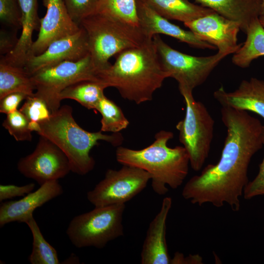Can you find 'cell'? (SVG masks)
<instances>
[{
    "instance_id": "obj_1",
    "label": "cell",
    "mask_w": 264,
    "mask_h": 264,
    "mask_svg": "<svg viewBox=\"0 0 264 264\" xmlns=\"http://www.w3.org/2000/svg\"><path fill=\"white\" fill-rule=\"evenodd\" d=\"M220 113L227 130L220 158L192 177L183 187L182 196L193 204L211 203L220 208L227 204L238 212L249 182L250 161L263 147L264 125L246 111L222 107Z\"/></svg>"
},
{
    "instance_id": "obj_2",
    "label": "cell",
    "mask_w": 264,
    "mask_h": 264,
    "mask_svg": "<svg viewBox=\"0 0 264 264\" xmlns=\"http://www.w3.org/2000/svg\"><path fill=\"white\" fill-rule=\"evenodd\" d=\"M99 77L107 88H115L122 97L136 104L151 101L155 91L169 77L153 38L118 54L114 63L101 71Z\"/></svg>"
},
{
    "instance_id": "obj_3",
    "label": "cell",
    "mask_w": 264,
    "mask_h": 264,
    "mask_svg": "<svg viewBox=\"0 0 264 264\" xmlns=\"http://www.w3.org/2000/svg\"><path fill=\"white\" fill-rule=\"evenodd\" d=\"M173 133L164 130L157 132L150 145L141 150L118 147L116 159L122 165L143 169L151 176L155 193L163 195L168 191L166 185L173 189L181 185L189 171L190 160L183 146L171 148L168 142Z\"/></svg>"
},
{
    "instance_id": "obj_4",
    "label": "cell",
    "mask_w": 264,
    "mask_h": 264,
    "mask_svg": "<svg viewBox=\"0 0 264 264\" xmlns=\"http://www.w3.org/2000/svg\"><path fill=\"white\" fill-rule=\"evenodd\" d=\"M39 125L37 133L61 149L69 160L71 171L81 176L94 168L95 161L90 152L99 140L107 141L114 146H120L123 141L119 132L108 135L101 131L89 132L84 130L75 121L72 109L68 105L60 107Z\"/></svg>"
},
{
    "instance_id": "obj_5",
    "label": "cell",
    "mask_w": 264,
    "mask_h": 264,
    "mask_svg": "<svg viewBox=\"0 0 264 264\" xmlns=\"http://www.w3.org/2000/svg\"><path fill=\"white\" fill-rule=\"evenodd\" d=\"M80 26L86 32L89 53L100 72L111 65L110 57L148 39L139 26L98 13L83 19Z\"/></svg>"
},
{
    "instance_id": "obj_6",
    "label": "cell",
    "mask_w": 264,
    "mask_h": 264,
    "mask_svg": "<svg viewBox=\"0 0 264 264\" xmlns=\"http://www.w3.org/2000/svg\"><path fill=\"white\" fill-rule=\"evenodd\" d=\"M125 209V204L95 207L76 216L68 225L67 236L77 248H102L109 242L123 236Z\"/></svg>"
},
{
    "instance_id": "obj_7",
    "label": "cell",
    "mask_w": 264,
    "mask_h": 264,
    "mask_svg": "<svg viewBox=\"0 0 264 264\" xmlns=\"http://www.w3.org/2000/svg\"><path fill=\"white\" fill-rule=\"evenodd\" d=\"M186 106L184 117L176 125L179 140L186 149L195 171L202 168L213 137L215 121L204 105L196 101L193 92L181 94Z\"/></svg>"
},
{
    "instance_id": "obj_8",
    "label": "cell",
    "mask_w": 264,
    "mask_h": 264,
    "mask_svg": "<svg viewBox=\"0 0 264 264\" xmlns=\"http://www.w3.org/2000/svg\"><path fill=\"white\" fill-rule=\"evenodd\" d=\"M160 62L169 77L178 83L180 93L193 92L202 84L220 62L228 55L216 54L198 57L177 51L167 44L158 35L153 37Z\"/></svg>"
},
{
    "instance_id": "obj_9",
    "label": "cell",
    "mask_w": 264,
    "mask_h": 264,
    "mask_svg": "<svg viewBox=\"0 0 264 264\" xmlns=\"http://www.w3.org/2000/svg\"><path fill=\"white\" fill-rule=\"evenodd\" d=\"M100 71L89 53L77 61H64L42 69L32 76L35 93L43 98L53 113L60 108V93L65 88L84 80L100 81Z\"/></svg>"
},
{
    "instance_id": "obj_10",
    "label": "cell",
    "mask_w": 264,
    "mask_h": 264,
    "mask_svg": "<svg viewBox=\"0 0 264 264\" xmlns=\"http://www.w3.org/2000/svg\"><path fill=\"white\" fill-rule=\"evenodd\" d=\"M123 165L118 170H108L104 178L88 192L87 199L94 207L125 204L145 188L151 179L149 173Z\"/></svg>"
},
{
    "instance_id": "obj_11",
    "label": "cell",
    "mask_w": 264,
    "mask_h": 264,
    "mask_svg": "<svg viewBox=\"0 0 264 264\" xmlns=\"http://www.w3.org/2000/svg\"><path fill=\"white\" fill-rule=\"evenodd\" d=\"M17 169L25 177L34 179L40 185L63 178L71 171L65 154L41 135L34 151L19 160Z\"/></svg>"
},
{
    "instance_id": "obj_12",
    "label": "cell",
    "mask_w": 264,
    "mask_h": 264,
    "mask_svg": "<svg viewBox=\"0 0 264 264\" xmlns=\"http://www.w3.org/2000/svg\"><path fill=\"white\" fill-rule=\"evenodd\" d=\"M184 25L199 38L214 45L219 52L229 55L236 52L242 45L237 43L241 30L239 23L216 12Z\"/></svg>"
},
{
    "instance_id": "obj_13",
    "label": "cell",
    "mask_w": 264,
    "mask_h": 264,
    "mask_svg": "<svg viewBox=\"0 0 264 264\" xmlns=\"http://www.w3.org/2000/svg\"><path fill=\"white\" fill-rule=\"evenodd\" d=\"M88 54L87 34L80 26L76 33L54 41L42 54L30 57L24 68L32 75L42 69L64 61L79 60Z\"/></svg>"
},
{
    "instance_id": "obj_14",
    "label": "cell",
    "mask_w": 264,
    "mask_h": 264,
    "mask_svg": "<svg viewBox=\"0 0 264 264\" xmlns=\"http://www.w3.org/2000/svg\"><path fill=\"white\" fill-rule=\"evenodd\" d=\"M43 4L46 12L40 19L38 36L33 42L27 60L42 54L54 41L74 34L80 29L70 17L62 0H43Z\"/></svg>"
},
{
    "instance_id": "obj_15",
    "label": "cell",
    "mask_w": 264,
    "mask_h": 264,
    "mask_svg": "<svg viewBox=\"0 0 264 264\" xmlns=\"http://www.w3.org/2000/svg\"><path fill=\"white\" fill-rule=\"evenodd\" d=\"M58 180L45 182L36 191L18 200L2 202L0 206V227L14 221L26 223L37 208L63 193Z\"/></svg>"
},
{
    "instance_id": "obj_16",
    "label": "cell",
    "mask_w": 264,
    "mask_h": 264,
    "mask_svg": "<svg viewBox=\"0 0 264 264\" xmlns=\"http://www.w3.org/2000/svg\"><path fill=\"white\" fill-rule=\"evenodd\" d=\"M139 26L147 38L164 34L194 47L215 49L213 45L204 41L190 30H186L171 23L141 0H136Z\"/></svg>"
},
{
    "instance_id": "obj_17",
    "label": "cell",
    "mask_w": 264,
    "mask_h": 264,
    "mask_svg": "<svg viewBox=\"0 0 264 264\" xmlns=\"http://www.w3.org/2000/svg\"><path fill=\"white\" fill-rule=\"evenodd\" d=\"M222 107L255 113L264 119V81L256 78L243 80L233 91L221 86L213 93Z\"/></svg>"
},
{
    "instance_id": "obj_18",
    "label": "cell",
    "mask_w": 264,
    "mask_h": 264,
    "mask_svg": "<svg viewBox=\"0 0 264 264\" xmlns=\"http://www.w3.org/2000/svg\"><path fill=\"white\" fill-rule=\"evenodd\" d=\"M172 204L165 197L159 212L150 223L141 252L142 264H171L166 240V222Z\"/></svg>"
},
{
    "instance_id": "obj_19",
    "label": "cell",
    "mask_w": 264,
    "mask_h": 264,
    "mask_svg": "<svg viewBox=\"0 0 264 264\" xmlns=\"http://www.w3.org/2000/svg\"><path fill=\"white\" fill-rule=\"evenodd\" d=\"M21 12L22 33L14 49L4 56H0L6 63L24 67L34 41L32 34L40 29L38 14V0H18Z\"/></svg>"
},
{
    "instance_id": "obj_20",
    "label": "cell",
    "mask_w": 264,
    "mask_h": 264,
    "mask_svg": "<svg viewBox=\"0 0 264 264\" xmlns=\"http://www.w3.org/2000/svg\"><path fill=\"white\" fill-rule=\"evenodd\" d=\"M200 5L237 22L245 33L250 24L260 16L262 0H195Z\"/></svg>"
},
{
    "instance_id": "obj_21",
    "label": "cell",
    "mask_w": 264,
    "mask_h": 264,
    "mask_svg": "<svg viewBox=\"0 0 264 264\" xmlns=\"http://www.w3.org/2000/svg\"><path fill=\"white\" fill-rule=\"evenodd\" d=\"M156 13L168 20L184 23L189 22L215 11L189 0H141Z\"/></svg>"
},
{
    "instance_id": "obj_22",
    "label": "cell",
    "mask_w": 264,
    "mask_h": 264,
    "mask_svg": "<svg viewBox=\"0 0 264 264\" xmlns=\"http://www.w3.org/2000/svg\"><path fill=\"white\" fill-rule=\"evenodd\" d=\"M35 90L32 76L24 67L13 66L0 59V99L14 92L32 95Z\"/></svg>"
},
{
    "instance_id": "obj_23",
    "label": "cell",
    "mask_w": 264,
    "mask_h": 264,
    "mask_svg": "<svg viewBox=\"0 0 264 264\" xmlns=\"http://www.w3.org/2000/svg\"><path fill=\"white\" fill-rule=\"evenodd\" d=\"M259 18L250 24L245 32V41L234 53L232 61L237 66L248 67L254 60L264 56V28Z\"/></svg>"
},
{
    "instance_id": "obj_24",
    "label": "cell",
    "mask_w": 264,
    "mask_h": 264,
    "mask_svg": "<svg viewBox=\"0 0 264 264\" xmlns=\"http://www.w3.org/2000/svg\"><path fill=\"white\" fill-rule=\"evenodd\" d=\"M107 88L100 81H81L65 88L60 93L59 99L61 101L65 99H73L88 110H96Z\"/></svg>"
},
{
    "instance_id": "obj_25",
    "label": "cell",
    "mask_w": 264,
    "mask_h": 264,
    "mask_svg": "<svg viewBox=\"0 0 264 264\" xmlns=\"http://www.w3.org/2000/svg\"><path fill=\"white\" fill-rule=\"evenodd\" d=\"M33 237L32 249L28 260L31 264H59L56 250L44 238L34 219L31 217L25 223Z\"/></svg>"
},
{
    "instance_id": "obj_26",
    "label": "cell",
    "mask_w": 264,
    "mask_h": 264,
    "mask_svg": "<svg viewBox=\"0 0 264 264\" xmlns=\"http://www.w3.org/2000/svg\"><path fill=\"white\" fill-rule=\"evenodd\" d=\"M95 13L139 26L136 0H99Z\"/></svg>"
},
{
    "instance_id": "obj_27",
    "label": "cell",
    "mask_w": 264,
    "mask_h": 264,
    "mask_svg": "<svg viewBox=\"0 0 264 264\" xmlns=\"http://www.w3.org/2000/svg\"><path fill=\"white\" fill-rule=\"evenodd\" d=\"M102 117L101 131L119 132L129 124L121 108L104 95L99 101L96 109Z\"/></svg>"
},
{
    "instance_id": "obj_28",
    "label": "cell",
    "mask_w": 264,
    "mask_h": 264,
    "mask_svg": "<svg viewBox=\"0 0 264 264\" xmlns=\"http://www.w3.org/2000/svg\"><path fill=\"white\" fill-rule=\"evenodd\" d=\"M2 126L16 141H30L32 140V131L29 127V120L20 110H16L6 114Z\"/></svg>"
},
{
    "instance_id": "obj_29",
    "label": "cell",
    "mask_w": 264,
    "mask_h": 264,
    "mask_svg": "<svg viewBox=\"0 0 264 264\" xmlns=\"http://www.w3.org/2000/svg\"><path fill=\"white\" fill-rule=\"evenodd\" d=\"M19 110L29 121L39 123L47 120L51 114L46 102L35 93L26 97Z\"/></svg>"
},
{
    "instance_id": "obj_30",
    "label": "cell",
    "mask_w": 264,
    "mask_h": 264,
    "mask_svg": "<svg viewBox=\"0 0 264 264\" xmlns=\"http://www.w3.org/2000/svg\"><path fill=\"white\" fill-rule=\"evenodd\" d=\"M62 0L71 19L79 26L83 19L96 12L99 1V0Z\"/></svg>"
},
{
    "instance_id": "obj_31",
    "label": "cell",
    "mask_w": 264,
    "mask_h": 264,
    "mask_svg": "<svg viewBox=\"0 0 264 264\" xmlns=\"http://www.w3.org/2000/svg\"><path fill=\"white\" fill-rule=\"evenodd\" d=\"M21 12L18 0H0V20L3 27L21 28Z\"/></svg>"
},
{
    "instance_id": "obj_32",
    "label": "cell",
    "mask_w": 264,
    "mask_h": 264,
    "mask_svg": "<svg viewBox=\"0 0 264 264\" xmlns=\"http://www.w3.org/2000/svg\"><path fill=\"white\" fill-rule=\"evenodd\" d=\"M263 144L264 146V128ZM260 196H264V156L263 161L259 165V170L257 176L253 180L249 181L243 193L244 198L247 200Z\"/></svg>"
},
{
    "instance_id": "obj_33",
    "label": "cell",
    "mask_w": 264,
    "mask_h": 264,
    "mask_svg": "<svg viewBox=\"0 0 264 264\" xmlns=\"http://www.w3.org/2000/svg\"><path fill=\"white\" fill-rule=\"evenodd\" d=\"M35 187L34 183L22 186L13 184L0 185V201L11 199L17 197H24L33 191Z\"/></svg>"
},
{
    "instance_id": "obj_34",
    "label": "cell",
    "mask_w": 264,
    "mask_h": 264,
    "mask_svg": "<svg viewBox=\"0 0 264 264\" xmlns=\"http://www.w3.org/2000/svg\"><path fill=\"white\" fill-rule=\"evenodd\" d=\"M17 30L3 27L0 30V54L4 56L11 52L15 47L19 38Z\"/></svg>"
},
{
    "instance_id": "obj_35",
    "label": "cell",
    "mask_w": 264,
    "mask_h": 264,
    "mask_svg": "<svg viewBox=\"0 0 264 264\" xmlns=\"http://www.w3.org/2000/svg\"><path fill=\"white\" fill-rule=\"evenodd\" d=\"M28 95L20 92L9 93L0 99V112L8 114L17 110L20 103Z\"/></svg>"
},
{
    "instance_id": "obj_36",
    "label": "cell",
    "mask_w": 264,
    "mask_h": 264,
    "mask_svg": "<svg viewBox=\"0 0 264 264\" xmlns=\"http://www.w3.org/2000/svg\"><path fill=\"white\" fill-rule=\"evenodd\" d=\"M171 264H202V259L198 254L189 255L188 257H184L183 254L176 252L174 257L171 259Z\"/></svg>"
},
{
    "instance_id": "obj_37",
    "label": "cell",
    "mask_w": 264,
    "mask_h": 264,
    "mask_svg": "<svg viewBox=\"0 0 264 264\" xmlns=\"http://www.w3.org/2000/svg\"><path fill=\"white\" fill-rule=\"evenodd\" d=\"M260 16H264V0L261 1Z\"/></svg>"
},
{
    "instance_id": "obj_38",
    "label": "cell",
    "mask_w": 264,
    "mask_h": 264,
    "mask_svg": "<svg viewBox=\"0 0 264 264\" xmlns=\"http://www.w3.org/2000/svg\"><path fill=\"white\" fill-rule=\"evenodd\" d=\"M259 20L262 26L264 28V16H260L259 18Z\"/></svg>"
},
{
    "instance_id": "obj_39",
    "label": "cell",
    "mask_w": 264,
    "mask_h": 264,
    "mask_svg": "<svg viewBox=\"0 0 264 264\" xmlns=\"http://www.w3.org/2000/svg\"></svg>"
}]
</instances>
